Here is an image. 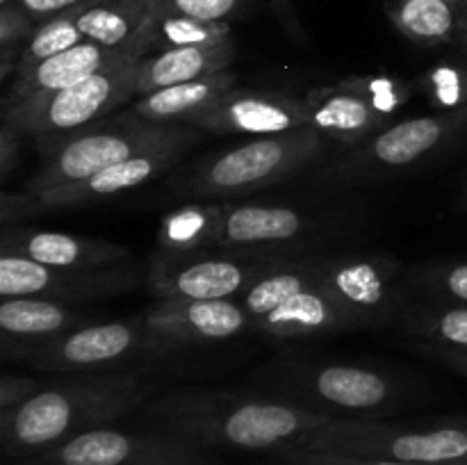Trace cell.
<instances>
[{
    "instance_id": "6da1fadb",
    "label": "cell",
    "mask_w": 467,
    "mask_h": 465,
    "mask_svg": "<svg viewBox=\"0 0 467 465\" xmlns=\"http://www.w3.org/2000/svg\"><path fill=\"white\" fill-rule=\"evenodd\" d=\"M153 429L205 447L281 450L336 415L301 404L246 399L210 390H178L158 397L144 410Z\"/></svg>"
},
{
    "instance_id": "7a4b0ae2",
    "label": "cell",
    "mask_w": 467,
    "mask_h": 465,
    "mask_svg": "<svg viewBox=\"0 0 467 465\" xmlns=\"http://www.w3.org/2000/svg\"><path fill=\"white\" fill-rule=\"evenodd\" d=\"M149 386L137 374H112L41 388L0 413V445L12 459H35L80 433L109 427L140 408Z\"/></svg>"
},
{
    "instance_id": "3957f363",
    "label": "cell",
    "mask_w": 467,
    "mask_h": 465,
    "mask_svg": "<svg viewBox=\"0 0 467 465\" xmlns=\"http://www.w3.org/2000/svg\"><path fill=\"white\" fill-rule=\"evenodd\" d=\"M196 140V128L150 123L132 112L119 114L109 121L103 119L64 135H46L39 141L46 162L26 182L23 194L35 196L55 187L80 182L141 153L169 146H192Z\"/></svg>"
},
{
    "instance_id": "277c9868",
    "label": "cell",
    "mask_w": 467,
    "mask_h": 465,
    "mask_svg": "<svg viewBox=\"0 0 467 465\" xmlns=\"http://www.w3.org/2000/svg\"><path fill=\"white\" fill-rule=\"evenodd\" d=\"M327 144L310 126L283 135L251 137L244 144L187 164L171 178V190L192 199H240L299 173L322 158Z\"/></svg>"
},
{
    "instance_id": "5b68a950",
    "label": "cell",
    "mask_w": 467,
    "mask_h": 465,
    "mask_svg": "<svg viewBox=\"0 0 467 465\" xmlns=\"http://www.w3.org/2000/svg\"><path fill=\"white\" fill-rule=\"evenodd\" d=\"M281 450L331 451L413 465H447L467 459V424L413 429L379 422L374 418H336Z\"/></svg>"
},
{
    "instance_id": "8992f818",
    "label": "cell",
    "mask_w": 467,
    "mask_h": 465,
    "mask_svg": "<svg viewBox=\"0 0 467 465\" xmlns=\"http://www.w3.org/2000/svg\"><path fill=\"white\" fill-rule=\"evenodd\" d=\"M146 55L150 53H130L67 89L12 105L3 112V121L12 123L18 135L36 137L64 135L103 121L137 96V76Z\"/></svg>"
},
{
    "instance_id": "52a82bcc",
    "label": "cell",
    "mask_w": 467,
    "mask_h": 465,
    "mask_svg": "<svg viewBox=\"0 0 467 465\" xmlns=\"http://www.w3.org/2000/svg\"><path fill=\"white\" fill-rule=\"evenodd\" d=\"M345 210L285 201H219L208 251H295L347 223Z\"/></svg>"
},
{
    "instance_id": "ba28073f",
    "label": "cell",
    "mask_w": 467,
    "mask_h": 465,
    "mask_svg": "<svg viewBox=\"0 0 467 465\" xmlns=\"http://www.w3.org/2000/svg\"><path fill=\"white\" fill-rule=\"evenodd\" d=\"M467 126V108L397 121L351 146L337 162L317 173L327 182H356L420 167Z\"/></svg>"
},
{
    "instance_id": "9c48e42d",
    "label": "cell",
    "mask_w": 467,
    "mask_h": 465,
    "mask_svg": "<svg viewBox=\"0 0 467 465\" xmlns=\"http://www.w3.org/2000/svg\"><path fill=\"white\" fill-rule=\"evenodd\" d=\"M287 255L283 251L155 253L146 285L158 299H235Z\"/></svg>"
},
{
    "instance_id": "30bf717a",
    "label": "cell",
    "mask_w": 467,
    "mask_h": 465,
    "mask_svg": "<svg viewBox=\"0 0 467 465\" xmlns=\"http://www.w3.org/2000/svg\"><path fill=\"white\" fill-rule=\"evenodd\" d=\"M30 465H217V456L210 447L158 429L137 433L100 427L35 456Z\"/></svg>"
},
{
    "instance_id": "8fae6325",
    "label": "cell",
    "mask_w": 467,
    "mask_h": 465,
    "mask_svg": "<svg viewBox=\"0 0 467 465\" xmlns=\"http://www.w3.org/2000/svg\"><path fill=\"white\" fill-rule=\"evenodd\" d=\"M173 346L135 322L82 324L26 354V363L44 372H96L146 354H167Z\"/></svg>"
},
{
    "instance_id": "7c38bea8",
    "label": "cell",
    "mask_w": 467,
    "mask_h": 465,
    "mask_svg": "<svg viewBox=\"0 0 467 465\" xmlns=\"http://www.w3.org/2000/svg\"><path fill=\"white\" fill-rule=\"evenodd\" d=\"M406 98L409 89L404 85L377 78L315 89L304 100L308 105V126L327 141L351 149L392 126V114Z\"/></svg>"
},
{
    "instance_id": "4fadbf2b",
    "label": "cell",
    "mask_w": 467,
    "mask_h": 465,
    "mask_svg": "<svg viewBox=\"0 0 467 465\" xmlns=\"http://www.w3.org/2000/svg\"><path fill=\"white\" fill-rule=\"evenodd\" d=\"M187 146H169V149L150 150L137 158L126 160V162L112 164L103 171L94 173L80 182L55 187V190L41 191V194H7L5 191L0 199V219L3 228L12 226L21 217H36V214L57 212V210L80 208V205L96 203V201L112 199V196L123 194L128 190L144 185L153 178L167 173L178 160L182 158Z\"/></svg>"
},
{
    "instance_id": "5bb4252c",
    "label": "cell",
    "mask_w": 467,
    "mask_h": 465,
    "mask_svg": "<svg viewBox=\"0 0 467 465\" xmlns=\"http://www.w3.org/2000/svg\"><path fill=\"white\" fill-rule=\"evenodd\" d=\"M141 272L132 264L105 269L48 267L16 253H0V296H36V299L78 304L132 292Z\"/></svg>"
},
{
    "instance_id": "9a60e30c",
    "label": "cell",
    "mask_w": 467,
    "mask_h": 465,
    "mask_svg": "<svg viewBox=\"0 0 467 465\" xmlns=\"http://www.w3.org/2000/svg\"><path fill=\"white\" fill-rule=\"evenodd\" d=\"M185 126L222 135H283L308 126V105L281 91L231 89L190 117Z\"/></svg>"
},
{
    "instance_id": "2e32d148",
    "label": "cell",
    "mask_w": 467,
    "mask_h": 465,
    "mask_svg": "<svg viewBox=\"0 0 467 465\" xmlns=\"http://www.w3.org/2000/svg\"><path fill=\"white\" fill-rule=\"evenodd\" d=\"M397 263L386 255H336L319 260L317 285L345 304L363 326L383 324L397 313Z\"/></svg>"
},
{
    "instance_id": "e0dca14e",
    "label": "cell",
    "mask_w": 467,
    "mask_h": 465,
    "mask_svg": "<svg viewBox=\"0 0 467 465\" xmlns=\"http://www.w3.org/2000/svg\"><path fill=\"white\" fill-rule=\"evenodd\" d=\"M295 395L310 399L315 408L340 418V413H374L397 399V388L386 374L356 365L301 367L285 378Z\"/></svg>"
},
{
    "instance_id": "ac0fdd59",
    "label": "cell",
    "mask_w": 467,
    "mask_h": 465,
    "mask_svg": "<svg viewBox=\"0 0 467 465\" xmlns=\"http://www.w3.org/2000/svg\"><path fill=\"white\" fill-rule=\"evenodd\" d=\"M141 319L173 349L228 340L254 324L237 299H160Z\"/></svg>"
},
{
    "instance_id": "d6986e66",
    "label": "cell",
    "mask_w": 467,
    "mask_h": 465,
    "mask_svg": "<svg viewBox=\"0 0 467 465\" xmlns=\"http://www.w3.org/2000/svg\"><path fill=\"white\" fill-rule=\"evenodd\" d=\"M0 253H16L48 267L64 269H105L130 260V249L117 242L12 226L3 228Z\"/></svg>"
},
{
    "instance_id": "ffe728a7",
    "label": "cell",
    "mask_w": 467,
    "mask_h": 465,
    "mask_svg": "<svg viewBox=\"0 0 467 465\" xmlns=\"http://www.w3.org/2000/svg\"><path fill=\"white\" fill-rule=\"evenodd\" d=\"M130 53H150V46L135 44L128 46V48H105V46L94 44V41H80L73 48L36 64L30 71L14 76V82L9 85L7 94L3 98L5 109L23 103L27 98H35V96L67 89V87L85 80L91 73L100 71L103 67Z\"/></svg>"
},
{
    "instance_id": "44dd1931",
    "label": "cell",
    "mask_w": 467,
    "mask_h": 465,
    "mask_svg": "<svg viewBox=\"0 0 467 465\" xmlns=\"http://www.w3.org/2000/svg\"><path fill=\"white\" fill-rule=\"evenodd\" d=\"M85 324V315L71 304L36 299V296H7L0 301V331L3 358H26L41 342Z\"/></svg>"
},
{
    "instance_id": "7402d4cb",
    "label": "cell",
    "mask_w": 467,
    "mask_h": 465,
    "mask_svg": "<svg viewBox=\"0 0 467 465\" xmlns=\"http://www.w3.org/2000/svg\"><path fill=\"white\" fill-rule=\"evenodd\" d=\"M254 326L269 333V336L296 337L347 331V328H363V322L315 281V285L306 287L299 294L283 301L278 308H274L272 313L258 319Z\"/></svg>"
},
{
    "instance_id": "603a6c76",
    "label": "cell",
    "mask_w": 467,
    "mask_h": 465,
    "mask_svg": "<svg viewBox=\"0 0 467 465\" xmlns=\"http://www.w3.org/2000/svg\"><path fill=\"white\" fill-rule=\"evenodd\" d=\"M235 57V44L192 46V48H169L150 53L141 59L137 76V96L153 94L182 82L201 80L228 71Z\"/></svg>"
},
{
    "instance_id": "cb8c5ba5",
    "label": "cell",
    "mask_w": 467,
    "mask_h": 465,
    "mask_svg": "<svg viewBox=\"0 0 467 465\" xmlns=\"http://www.w3.org/2000/svg\"><path fill=\"white\" fill-rule=\"evenodd\" d=\"M153 0H91L76 12V23L87 41L105 48L149 44Z\"/></svg>"
},
{
    "instance_id": "d4e9b609",
    "label": "cell",
    "mask_w": 467,
    "mask_h": 465,
    "mask_svg": "<svg viewBox=\"0 0 467 465\" xmlns=\"http://www.w3.org/2000/svg\"><path fill=\"white\" fill-rule=\"evenodd\" d=\"M235 73L223 71L217 76L201 78V80L182 82L167 87L153 94L140 96L132 103L130 112L150 123H169V126H185L190 117L208 108L219 96L235 89Z\"/></svg>"
},
{
    "instance_id": "484cf974",
    "label": "cell",
    "mask_w": 467,
    "mask_h": 465,
    "mask_svg": "<svg viewBox=\"0 0 467 465\" xmlns=\"http://www.w3.org/2000/svg\"><path fill=\"white\" fill-rule=\"evenodd\" d=\"M319 260L310 255H287L285 260L265 272L254 285L240 294L242 308L251 317V322H258L265 315L287 301L290 296L299 294L306 287L315 285L319 272Z\"/></svg>"
},
{
    "instance_id": "4316f807",
    "label": "cell",
    "mask_w": 467,
    "mask_h": 465,
    "mask_svg": "<svg viewBox=\"0 0 467 465\" xmlns=\"http://www.w3.org/2000/svg\"><path fill=\"white\" fill-rule=\"evenodd\" d=\"M386 12L392 26L420 46H438L454 39L461 21L447 0H388Z\"/></svg>"
},
{
    "instance_id": "83f0119b",
    "label": "cell",
    "mask_w": 467,
    "mask_h": 465,
    "mask_svg": "<svg viewBox=\"0 0 467 465\" xmlns=\"http://www.w3.org/2000/svg\"><path fill=\"white\" fill-rule=\"evenodd\" d=\"M150 50L192 48V46H217L233 41L226 21H199L181 14L162 12L153 7L149 23Z\"/></svg>"
},
{
    "instance_id": "f1b7e54d",
    "label": "cell",
    "mask_w": 467,
    "mask_h": 465,
    "mask_svg": "<svg viewBox=\"0 0 467 465\" xmlns=\"http://www.w3.org/2000/svg\"><path fill=\"white\" fill-rule=\"evenodd\" d=\"M217 203H190L164 214L158 231V253H196L208 251Z\"/></svg>"
},
{
    "instance_id": "f546056e",
    "label": "cell",
    "mask_w": 467,
    "mask_h": 465,
    "mask_svg": "<svg viewBox=\"0 0 467 465\" xmlns=\"http://www.w3.org/2000/svg\"><path fill=\"white\" fill-rule=\"evenodd\" d=\"M406 328L431 345L467 349V305H427L406 315Z\"/></svg>"
},
{
    "instance_id": "4dcf8cb0",
    "label": "cell",
    "mask_w": 467,
    "mask_h": 465,
    "mask_svg": "<svg viewBox=\"0 0 467 465\" xmlns=\"http://www.w3.org/2000/svg\"><path fill=\"white\" fill-rule=\"evenodd\" d=\"M80 41H85V36H82L80 27H78L76 23V12L62 14V16H55L50 18V21L39 23L35 35L27 41L26 50H23L21 62H18L14 76L30 71L36 64L46 62V59L73 48V46H78Z\"/></svg>"
},
{
    "instance_id": "1f68e13d",
    "label": "cell",
    "mask_w": 467,
    "mask_h": 465,
    "mask_svg": "<svg viewBox=\"0 0 467 465\" xmlns=\"http://www.w3.org/2000/svg\"><path fill=\"white\" fill-rule=\"evenodd\" d=\"M35 30L36 23L18 7V3L0 7V80L3 82L16 73L23 50Z\"/></svg>"
},
{
    "instance_id": "d6a6232c",
    "label": "cell",
    "mask_w": 467,
    "mask_h": 465,
    "mask_svg": "<svg viewBox=\"0 0 467 465\" xmlns=\"http://www.w3.org/2000/svg\"><path fill=\"white\" fill-rule=\"evenodd\" d=\"M242 3L244 0H153V7L199 21H226Z\"/></svg>"
},
{
    "instance_id": "836d02e7",
    "label": "cell",
    "mask_w": 467,
    "mask_h": 465,
    "mask_svg": "<svg viewBox=\"0 0 467 465\" xmlns=\"http://www.w3.org/2000/svg\"><path fill=\"white\" fill-rule=\"evenodd\" d=\"M422 285L456 301V304L467 305V263H451L427 269L422 274Z\"/></svg>"
},
{
    "instance_id": "e575fe53",
    "label": "cell",
    "mask_w": 467,
    "mask_h": 465,
    "mask_svg": "<svg viewBox=\"0 0 467 465\" xmlns=\"http://www.w3.org/2000/svg\"><path fill=\"white\" fill-rule=\"evenodd\" d=\"M283 465H413L397 463V460L363 459V456L331 454V451H306V450H278Z\"/></svg>"
},
{
    "instance_id": "d590c367",
    "label": "cell",
    "mask_w": 467,
    "mask_h": 465,
    "mask_svg": "<svg viewBox=\"0 0 467 465\" xmlns=\"http://www.w3.org/2000/svg\"><path fill=\"white\" fill-rule=\"evenodd\" d=\"M429 78H431V87H429V89L433 91V98H436L438 103L450 105L451 109H454L456 105H463L465 87L461 85V78H463L461 76V71H456V68H450V67H441L436 68Z\"/></svg>"
},
{
    "instance_id": "8d00e7d4",
    "label": "cell",
    "mask_w": 467,
    "mask_h": 465,
    "mask_svg": "<svg viewBox=\"0 0 467 465\" xmlns=\"http://www.w3.org/2000/svg\"><path fill=\"white\" fill-rule=\"evenodd\" d=\"M39 390H41V383L35 381V378L5 374V377L0 378V413L16 408L18 404L27 401Z\"/></svg>"
},
{
    "instance_id": "74e56055",
    "label": "cell",
    "mask_w": 467,
    "mask_h": 465,
    "mask_svg": "<svg viewBox=\"0 0 467 465\" xmlns=\"http://www.w3.org/2000/svg\"><path fill=\"white\" fill-rule=\"evenodd\" d=\"M16 3L39 26V23L62 16V14L78 12V9L85 7L91 0H16Z\"/></svg>"
},
{
    "instance_id": "f35d334b",
    "label": "cell",
    "mask_w": 467,
    "mask_h": 465,
    "mask_svg": "<svg viewBox=\"0 0 467 465\" xmlns=\"http://www.w3.org/2000/svg\"><path fill=\"white\" fill-rule=\"evenodd\" d=\"M18 137L21 135L14 130L12 123L3 121V128H0V178H3V182L9 181V173L16 164Z\"/></svg>"
},
{
    "instance_id": "ab89813d",
    "label": "cell",
    "mask_w": 467,
    "mask_h": 465,
    "mask_svg": "<svg viewBox=\"0 0 467 465\" xmlns=\"http://www.w3.org/2000/svg\"><path fill=\"white\" fill-rule=\"evenodd\" d=\"M433 356H436V358H441L442 363L451 365L454 369H459V372H463L467 377V349H461V346L436 345Z\"/></svg>"
},
{
    "instance_id": "60d3db41",
    "label": "cell",
    "mask_w": 467,
    "mask_h": 465,
    "mask_svg": "<svg viewBox=\"0 0 467 465\" xmlns=\"http://www.w3.org/2000/svg\"><path fill=\"white\" fill-rule=\"evenodd\" d=\"M461 36H463V41H465V46H467V18L463 23H461Z\"/></svg>"
},
{
    "instance_id": "b9f144b4",
    "label": "cell",
    "mask_w": 467,
    "mask_h": 465,
    "mask_svg": "<svg viewBox=\"0 0 467 465\" xmlns=\"http://www.w3.org/2000/svg\"><path fill=\"white\" fill-rule=\"evenodd\" d=\"M447 3H450V5H454V7H459V5H465L467 0H447Z\"/></svg>"
},
{
    "instance_id": "7bdbcfd3",
    "label": "cell",
    "mask_w": 467,
    "mask_h": 465,
    "mask_svg": "<svg viewBox=\"0 0 467 465\" xmlns=\"http://www.w3.org/2000/svg\"><path fill=\"white\" fill-rule=\"evenodd\" d=\"M12 3H16V0H0V7H3V5H12Z\"/></svg>"
},
{
    "instance_id": "ee69618b",
    "label": "cell",
    "mask_w": 467,
    "mask_h": 465,
    "mask_svg": "<svg viewBox=\"0 0 467 465\" xmlns=\"http://www.w3.org/2000/svg\"><path fill=\"white\" fill-rule=\"evenodd\" d=\"M447 465H467V459L465 460H456V463H447Z\"/></svg>"
},
{
    "instance_id": "f6af8a7d",
    "label": "cell",
    "mask_w": 467,
    "mask_h": 465,
    "mask_svg": "<svg viewBox=\"0 0 467 465\" xmlns=\"http://www.w3.org/2000/svg\"><path fill=\"white\" fill-rule=\"evenodd\" d=\"M465 201H467V194H465Z\"/></svg>"
}]
</instances>
